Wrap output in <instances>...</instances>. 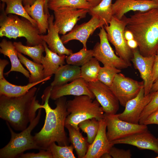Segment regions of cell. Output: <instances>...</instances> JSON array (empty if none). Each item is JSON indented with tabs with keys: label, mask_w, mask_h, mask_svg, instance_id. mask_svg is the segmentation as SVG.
Here are the masks:
<instances>
[{
	"label": "cell",
	"mask_w": 158,
	"mask_h": 158,
	"mask_svg": "<svg viewBox=\"0 0 158 158\" xmlns=\"http://www.w3.org/2000/svg\"><path fill=\"white\" fill-rule=\"evenodd\" d=\"M98 35L100 42H97L92 49L93 57L104 66H113L120 70L128 67V64L115 54L110 44L104 26L100 28Z\"/></svg>",
	"instance_id": "cell-9"
},
{
	"label": "cell",
	"mask_w": 158,
	"mask_h": 158,
	"mask_svg": "<svg viewBox=\"0 0 158 158\" xmlns=\"http://www.w3.org/2000/svg\"><path fill=\"white\" fill-rule=\"evenodd\" d=\"M127 18L124 15L121 19H119L113 16L109 25L104 26L108 39L114 46L116 54L130 66L132 65L133 52L128 45L124 35Z\"/></svg>",
	"instance_id": "cell-7"
},
{
	"label": "cell",
	"mask_w": 158,
	"mask_h": 158,
	"mask_svg": "<svg viewBox=\"0 0 158 158\" xmlns=\"http://www.w3.org/2000/svg\"><path fill=\"white\" fill-rule=\"evenodd\" d=\"M121 70L111 66L101 67L98 73L97 79L109 87L111 86L116 74Z\"/></svg>",
	"instance_id": "cell-35"
},
{
	"label": "cell",
	"mask_w": 158,
	"mask_h": 158,
	"mask_svg": "<svg viewBox=\"0 0 158 158\" xmlns=\"http://www.w3.org/2000/svg\"><path fill=\"white\" fill-rule=\"evenodd\" d=\"M37 0H21L24 6H30L34 4Z\"/></svg>",
	"instance_id": "cell-45"
},
{
	"label": "cell",
	"mask_w": 158,
	"mask_h": 158,
	"mask_svg": "<svg viewBox=\"0 0 158 158\" xmlns=\"http://www.w3.org/2000/svg\"><path fill=\"white\" fill-rule=\"evenodd\" d=\"M107 123V138L110 142L148 130L147 125L134 124L120 119L118 114H104Z\"/></svg>",
	"instance_id": "cell-8"
},
{
	"label": "cell",
	"mask_w": 158,
	"mask_h": 158,
	"mask_svg": "<svg viewBox=\"0 0 158 158\" xmlns=\"http://www.w3.org/2000/svg\"><path fill=\"white\" fill-rule=\"evenodd\" d=\"M156 55L158 56V49L157 50Z\"/></svg>",
	"instance_id": "cell-50"
},
{
	"label": "cell",
	"mask_w": 158,
	"mask_h": 158,
	"mask_svg": "<svg viewBox=\"0 0 158 158\" xmlns=\"http://www.w3.org/2000/svg\"><path fill=\"white\" fill-rule=\"evenodd\" d=\"M89 96L83 95L75 96L72 100L67 101V109L68 115L65 125L70 124L77 129L78 124L85 120L95 118L99 121L104 118V113L100 104Z\"/></svg>",
	"instance_id": "cell-5"
},
{
	"label": "cell",
	"mask_w": 158,
	"mask_h": 158,
	"mask_svg": "<svg viewBox=\"0 0 158 158\" xmlns=\"http://www.w3.org/2000/svg\"><path fill=\"white\" fill-rule=\"evenodd\" d=\"M49 0H44V10L45 12L49 17L51 16L49 13V8L48 7V4Z\"/></svg>",
	"instance_id": "cell-48"
},
{
	"label": "cell",
	"mask_w": 158,
	"mask_h": 158,
	"mask_svg": "<svg viewBox=\"0 0 158 158\" xmlns=\"http://www.w3.org/2000/svg\"><path fill=\"white\" fill-rule=\"evenodd\" d=\"M51 77H48L38 82L29 83L27 85L23 86L13 84L7 81L5 78L0 79V95L13 97L22 95L36 85L50 79Z\"/></svg>",
	"instance_id": "cell-26"
},
{
	"label": "cell",
	"mask_w": 158,
	"mask_h": 158,
	"mask_svg": "<svg viewBox=\"0 0 158 158\" xmlns=\"http://www.w3.org/2000/svg\"><path fill=\"white\" fill-rule=\"evenodd\" d=\"M109 153L113 158H130L132 156L130 150H125L112 146Z\"/></svg>",
	"instance_id": "cell-39"
},
{
	"label": "cell",
	"mask_w": 158,
	"mask_h": 158,
	"mask_svg": "<svg viewBox=\"0 0 158 158\" xmlns=\"http://www.w3.org/2000/svg\"><path fill=\"white\" fill-rule=\"evenodd\" d=\"M156 93L150 92L145 95L144 86L138 95L126 104L123 111L118 114L121 120L134 124H139L140 115L145 107L149 103Z\"/></svg>",
	"instance_id": "cell-13"
},
{
	"label": "cell",
	"mask_w": 158,
	"mask_h": 158,
	"mask_svg": "<svg viewBox=\"0 0 158 158\" xmlns=\"http://www.w3.org/2000/svg\"><path fill=\"white\" fill-rule=\"evenodd\" d=\"M158 8L157 0H116L112 6L113 16L119 19L130 11L144 12Z\"/></svg>",
	"instance_id": "cell-16"
},
{
	"label": "cell",
	"mask_w": 158,
	"mask_h": 158,
	"mask_svg": "<svg viewBox=\"0 0 158 158\" xmlns=\"http://www.w3.org/2000/svg\"><path fill=\"white\" fill-rule=\"evenodd\" d=\"M112 1L102 0L97 6L90 8L88 13L92 16L98 18L103 26L108 25L113 16Z\"/></svg>",
	"instance_id": "cell-27"
},
{
	"label": "cell",
	"mask_w": 158,
	"mask_h": 158,
	"mask_svg": "<svg viewBox=\"0 0 158 158\" xmlns=\"http://www.w3.org/2000/svg\"><path fill=\"white\" fill-rule=\"evenodd\" d=\"M37 89L33 87L18 97L0 95V118L15 130L22 131L36 117L42 104L36 99Z\"/></svg>",
	"instance_id": "cell-2"
},
{
	"label": "cell",
	"mask_w": 158,
	"mask_h": 158,
	"mask_svg": "<svg viewBox=\"0 0 158 158\" xmlns=\"http://www.w3.org/2000/svg\"><path fill=\"white\" fill-rule=\"evenodd\" d=\"M111 142L113 145L120 144L130 145L140 149L151 150L158 154V140L148 130Z\"/></svg>",
	"instance_id": "cell-19"
},
{
	"label": "cell",
	"mask_w": 158,
	"mask_h": 158,
	"mask_svg": "<svg viewBox=\"0 0 158 158\" xmlns=\"http://www.w3.org/2000/svg\"><path fill=\"white\" fill-rule=\"evenodd\" d=\"M124 35L127 41L134 39V37L133 33L127 29L126 30H125Z\"/></svg>",
	"instance_id": "cell-44"
},
{
	"label": "cell",
	"mask_w": 158,
	"mask_h": 158,
	"mask_svg": "<svg viewBox=\"0 0 158 158\" xmlns=\"http://www.w3.org/2000/svg\"><path fill=\"white\" fill-rule=\"evenodd\" d=\"M143 124L146 125L151 124L158 125V110L150 114L145 121Z\"/></svg>",
	"instance_id": "cell-40"
},
{
	"label": "cell",
	"mask_w": 158,
	"mask_h": 158,
	"mask_svg": "<svg viewBox=\"0 0 158 158\" xmlns=\"http://www.w3.org/2000/svg\"><path fill=\"white\" fill-rule=\"evenodd\" d=\"M88 83L80 77L68 84L54 87L51 86L50 98L55 100L66 95L78 96L85 95L94 99L95 96L89 89Z\"/></svg>",
	"instance_id": "cell-17"
},
{
	"label": "cell",
	"mask_w": 158,
	"mask_h": 158,
	"mask_svg": "<svg viewBox=\"0 0 158 158\" xmlns=\"http://www.w3.org/2000/svg\"><path fill=\"white\" fill-rule=\"evenodd\" d=\"M102 26L103 25L98 18L92 16L88 22L76 25L69 33L63 35L61 39L64 44L72 40H78L82 44L83 47L87 48V42L89 37L97 28Z\"/></svg>",
	"instance_id": "cell-15"
},
{
	"label": "cell",
	"mask_w": 158,
	"mask_h": 158,
	"mask_svg": "<svg viewBox=\"0 0 158 158\" xmlns=\"http://www.w3.org/2000/svg\"><path fill=\"white\" fill-rule=\"evenodd\" d=\"M9 64V62L6 59H0V79L5 78L4 71L5 67Z\"/></svg>",
	"instance_id": "cell-42"
},
{
	"label": "cell",
	"mask_w": 158,
	"mask_h": 158,
	"mask_svg": "<svg viewBox=\"0 0 158 158\" xmlns=\"http://www.w3.org/2000/svg\"><path fill=\"white\" fill-rule=\"evenodd\" d=\"M51 86L44 90L42 96V109H44L46 116L44 125L34 138L40 150H47L50 145L56 142L58 145H69L70 143L65 130V121L68 115L66 107L67 99L65 96L55 100L56 108L52 109L50 106Z\"/></svg>",
	"instance_id": "cell-1"
},
{
	"label": "cell",
	"mask_w": 158,
	"mask_h": 158,
	"mask_svg": "<svg viewBox=\"0 0 158 158\" xmlns=\"http://www.w3.org/2000/svg\"><path fill=\"white\" fill-rule=\"evenodd\" d=\"M102 158H112L109 152H106L103 154L101 157Z\"/></svg>",
	"instance_id": "cell-49"
},
{
	"label": "cell",
	"mask_w": 158,
	"mask_h": 158,
	"mask_svg": "<svg viewBox=\"0 0 158 158\" xmlns=\"http://www.w3.org/2000/svg\"><path fill=\"white\" fill-rule=\"evenodd\" d=\"M74 149L71 144L61 146L54 142L50 145L47 150L51 153L53 158H75L73 152Z\"/></svg>",
	"instance_id": "cell-36"
},
{
	"label": "cell",
	"mask_w": 158,
	"mask_h": 158,
	"mask_svg": "<svg viewBox=\"0 0 158 158\" xmlns=\"http://www.w3.org/2000/svg\"><path fill=\"white\" fill-rule=\"evenodd\" d=\"M50 86L52 87L60 86L81 77L80 68L67 64L61 66L56 71Z\"/></svg>",
	"instance_id": "cell-24"
},
{
	"label": "cell",
	"mask_w": 158,
	"mask_h": 158,
	"mask_svg": "<svg viewBox=\"0 0 158 158\" xmlns=\"http://www.w3.org/2000/svg\"><path fill=\"white\" fill-rule=\"evenodd\" d=\"M101 67L99 61L92 57L80 67L81 77L87 83L98 80L97 75Z\"/></svg>",
	"instance_id": "cell-30"
},
{
	"label": "cell",
	"mask_w": 158,
	"mask_h": 158,
	"mask_svg": "<svg viewBox=\"0 0 158 158\" xmlns=\"http://www.w3.org/2000/svg\"><path fill=\"white\" fill-rule=\"evenodd\" d=\"M157 139H158V138H157Z\"/></svg>",
	"instance_id": "cell-52"
},
{
	"label": "cell",
	"mask_w": 158,
	"mask_h": 158,
	"mask_svg": "<svg viewBox=\"0 0 158 158\" xmlns=\"http://www.w3.org/2000/svg\"><path fill=\"white\" fill-rule=\"evenodd\" d=\"M5 4L2 2L0 6V37H6L10 39L24 37L26 40V45L35 46L43 44L40 33L37 26L29 20L18 15L5 12Z\"/></svg>",
	"instance_id": "cell-4"
},
{
	"label": "cell",
	"mask_w": 158,
	"mask_h": 158,
	"mask_svg": "<svg viewBox=\"0 0 158 158\" xmlns=\"http://www.w3.org/2000/svg\"></svg>",
	"instance_id": "cell-53"
},
{
	"label": "cell",
	"mask_w": 158,
	"mask_h": 158,
	"mask_svg": "<svg viewBox=\"0 0 158 158\" xmlns=\"http://www.w3.org/2000/svg\"><path fill=\"white\" fill-rule=\"evenodd\" d=\"M18 55L21 63L26 67L30 73L29 83L40 81L45 78L44 76L43 67L41 63L31 61L18 52Z\"/></svg>",
	"instance_id": "cell-28"
},
{
	"label": "cell",
	"mask_w": 158,
	"mask_h": 158,
	"mask_svg": "<svg viewBox=\"0 0 158 158\" xmlns=\"http://www.w3.org/2000/svg\"><path fill=\"white\" fill-rule=\"evenodd\" d=\"M42 109L38 110L36 117L28 127L20 133L14 132L8 123L6 122L11 133V138L8 143L0 149V158H19L26 150L32 149L40 150L31 133L39 123Z\"/></svg>",
	"instance_id": "cell-6"
},
{
	"label": "cell",
	"mask_w": 158,
	"mask_h": 158,
	"mask_svg": "<svg viewBox=\"0 0 158 158\" xmlns=\"http://www.w3.org/2000/svg\"><path fill=\"white\" fill-rule=\"evenodd\" d=\"M54 16L51 15L48 18L49 28L47 34L40 35L42 40L47 43L49 49L59 55H69L73 53L71 49L66 48L59 35L58 29L53 22Z\"/></svg>",
	"instance_id": "cell-20"
},
{
	"label": "cell",
	"mask_w": 158,
	"mask_h": 158,
	"mask_svg": "<svg viewBox=\"0 0 158 158\" xmlns=\"http://www.w3.org/2000/svg\"><path fill=\"white\" fill-rule=\"evenodd\" d=\"M54 25L59 34L64 35L71 31L78 21L86 17L89 10L68 7H61L53 11Z\"/></svg>",
	"instance_id": "cell-11"
},
{
	"label": "cell",
	"mask_w": 158,
	"mask_h": 158,
	"mask_svg": "<svg viewBox=\"0 0 158 158\" xmlns=\"http://www.w3.org/2000/svg\"><path fill=\"white\" fill-rule=\"evenodd\" d=\"M158 110V91L156 93L151 100L145 107L139 118V123L143 124L147 118L151 114Z\"/></svg>",
	"instance_id": "cell-37"
},
{
	"label": "cell",
	"mask_w": 158,
	"mask_h": 158,
	"mask_svg": "<svg viewBox=\"0 0 158 158\" xmlns=\"http://www.w3.org/2000/svg\"><path fill=\"white\" fill-rule=\"evenodd\" d=\"M158 91V79L153 84L150 92H154Z\"/></svg>",
	"instance_id": "cell-47"
},
{
	"label": "cell",
	"mask_w": 158,
	"mask_h": 158,
	"mask_svg": "<svg viewBox=\"0 0 158 158\" xmlns=\"http://www.w3.org/2000/svg\"><path fill=\"white\" fill-rule=\"evenodd\" d=\"M20 158H53L51 153L49 150H40L39 152L23 153L19 157Z\"/></svg>",
	"instance_id": "cell-38"
},
{
	"label": "cell",
	"mask_w": 158,
	"mask_h": 158,
	"mask_svg": "<svg viewBox=\"0 0 158 158\" xmlns=\"http://www.w3.org/2000/svg\"><path fill=\"white\" fill-rule=\"evenodd\" d=\"M127 43L129 47L131 49H134L138 47L137 41L134 39L127 41Z\"/></svg>",
	"instance_id": "cell-43"
},
{
	"label": "cell",
	"mask_w": 158,
	"mask_h": 158,
	"mask_svg": "<svg viewBox=\"0 0 158 158\" xmlns=\"http://www.w3.org/2000/svg\"><path fill=\"white\" fill-rule=\"evenodd\" d=\"M99 127L92 143L90 144L84 158H99L104 153L109 152L113 146L109 141L106 134L107 123L104 118L100 120Z\"/></svg>",
	"instance_id": "cell-18"
},
{
	"label": "cell",
	"mask_w": 158,
	"mask_h": 158,
	"mask_svg": "<svg viewBox=\"0 0 158 158\" xmlns=\"http://www.w3.org/2000/svg\"><path fill=\"white\" fill-rule=\"evenodd\" d=\"M133 57L131 62L139 72L144 83L145 95H148L153 84L152 71L155 56L145 57L140 53L138 47L132 49Z\"/></svg>",
	"instance_id": "cell-14"
},
{
	"label": "cell",
	"mask_w": 158,
	"mask_h": 158,
	"mask_svg": "<svg viewBox=\"0 0 158 158\" xmlns=\"http://www.w3.org/2000/svg\"><path fill=\"white\" fill-rule=\"evenodd\" d=\"M91 5L92 7H95L99 4L102 0H86Z\"/></svg>",
	"instance_id": "cell-46"
},
{
	"label": "cell",
	"mask_w": 158,
	"mask_h": 158,
	"mask_svg": "<svg viewBox=\"0 0 158 158\" xmlns=\"http://www.w3.org/2000/svg\"><path fill=\"white\" fill-rule=\"evenodd\" d=\"M156 158H158V156H157L156 157Z\"/></svg>",
	"instance_id": "cell-51"
},
{
	"label": "cell",
	"mask_w": 158,
	"mask_h": 158,
	"mask_svg": "<svg viewBox=\"0 0 158 158\" xmlns=\"http://www.w3.org/2000/svg\"><path fill=\"white\" fill-rule=\"evenodd\" d=\"M143 86V81H138L119 73L115 75L110 87L119 104L125 107L128 102L138 95Z\"/></svg>",
	"instance_id": "cell-10"
},
{
	"label": "cell",
	"mask_w": 158,
	"mask_h": 158,
	"mask_svg": "<svg viewBox=\"0 0 158 158\" xmlns=\"http://www.w3.org/2000/svg\"><path fill=\"white\" fill-rule=\"evenodd\" d=\"M6 6L5 12L6 15L16 14L27 19L34 25L37 26L36 22L31 18L25 10L21 0H0Z\"/></svg>",
	"instance_id": "cell-32"
},
{
	"label": "cell",
	"mask_w": 158,
	"mask_h": 158,
	"mask_svg": "<svg viewBox=\"0 0 158 158\" xmlns=\"http://www.w3.org/2000/svg\"><path fill=\"white\" fill-rule=\"evenodd\" d=\"M49 9L54 11L61 7H68L89 10L91 5L86 0H50L48 4Z\"/></svg>",
	"instance_id": "cell-31"
},
{
	"label": "cell",
	"mask_w": 158,
	"mask_h": 158,
	"mask_svg": "<svg viewBox=\"0 0 158 158\" xmlns=\"http://www.w3.org/2000/svg\"><path fill=\"white\" fill-rule=\"evenodd\" d=\"M127 29L133 34L140 54L145 57L156 55L158 49V8L138 11L127 18Z\"/></svg>",
	"instance_id": "cell-3"
},
{
	"label": "cell",
	"mask_w": 158,
	"mask_h": 158,
	"mask_svg": "<svg viewBox=\"0 0 158 158\" xmlns=\"http://www.w3.org/2000/svg\"><path fill=\"white\" fill-rule=\"evenodd\" d=\"M65 127L69 133V140L76 151L78 157L84 158L87 151L89 144L87 138L83 137L80 131L70 124L65 125Z\"/></svg>",
	"instance_id": "cell-25"
},
{
	"label": "cell",
	"mask_w": 158,
	"mask_h": 158,
	"mask_svg": "<svg viewBox=\"0 0 158 158\" xmlns=\"http://www.w3.org/2000/svg\"><path fill=\"white\" fill-rule=\"evenodd\" d=\"M88 87L102 107L104 114H116L119 102L110 87L97 80L88 83Z\"/></svg>",
	"instance_id": "cell-12"
},
{
	"label": "cell",
	"mask_w": 158,
	"mask_h": 158,
	"mask_svg": "<svg viewBox=\"0 0 158 158\" xmlns=\"http://www.w3.org/2000/svg\"><path fill=\"white\" fill-rule=\"evenodd\" d=\"M158 79V56H155V59L153 67L152 81L153 83Z\"/></svg>",
	"instance_id": "cell-41"
},
{
	"label": "cell",
	"mask_w": 158,
	"mask_h": 158,
	"mask_svg": "<svg viewBox=\"0 0 158 158\" xmlns=\"http://www.w3.org/2000/svg\"><path fill=\"white\" fill-rule=\"evenodd\" d=\"M0 52L5 56H8L11 63L10 69L4 73L8 75L11 72L15 71L22 73L27 78H29L30 75V72L22 66L18 55V51L11 41L3 39L0 43Z\"/></svg>",
	"instance_id": "cell-21"
},
{
	"label": "cell",
	"mask_w": 158,
	"mask_h": 158,
	"mask_svg": "<svg viewBox=\"0 0 158 158\" xmlns=\"http://www.w3.org/2000/svg\"><path fill=\"white\" fill-rule=\"evenodd\" d=\"M43 44L45 55L42 56L41 63L43 66L44 77L46 78L51 76L61 66L65 64V60L67 55H59L51 50L45 42L43 41Z\"/></svg>",
	"instance_id": "cell-22"
},
{
	"label": "cell",
	"mask_w": 158,
	"mask_h": 158,
	"mask_svg": "<svg viewBox=\"0 0 158 158\" xmlns=\"http://www.w3.org/2000/svg\"><path fill=\"white\" fill-rule=\"evenodd\" d=\"M78 127L87 135V140L89 144L92 143L98 132L99 121L95 118L87 119L80 122Z\"/></svg>",
	"instance_id": "cell-34"
},
{
	"label": "cell",
	"mask_w": 158,
	"mask_h": 158,
	"mask_svg": "<svg viewBox=\"0 0 158 158\" xmlns=\"http://www.w3.org/2000/svg\"><path fill=\"white\" fill-rule=\"evenodd\" d=\"M13 44L18 52L28 56L36 63H41L42 54L45 51L43 44L30 46L24 45L20 42H14Z\"/></svg>",
	"instance_id": "cell-29"
},
{
	"label": "cell",
	"mask_w": 158,
	"mask_h": 158,
	"mask_svg": "<svg viewBox=\"0 0 158 158\" xmlns=\"http://www.w3.org/2000/svg\"><path fill=\"white\" fill-rule=\"evenodd\" d=\"M93 57L92 49L88 50L83 47L79 51L67 56L66 61L67 64L80 66L85 64Z\"/></svg>",
	"instance_id": "cell-33"
},
{
	"label": "cell",
	"mask_w": 158,
	"mask_h": 158,
	"mask_svg": "<svg viewBox=\"0 0 158 158\" xmlns=\"http://www.w3.org/2000/svg\"><path fill=\"white\" fill-rule=\"evenodd\" d=\"M44 0H37L30 6H24L29 16L36 22L40 34L45 33L49 28V17L44 10Z\"/></svg>",
	"instance_id": "cell-23"
}]
</instances>
